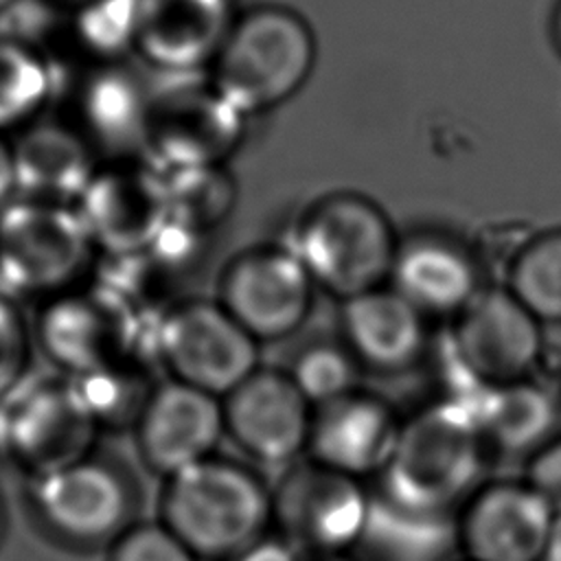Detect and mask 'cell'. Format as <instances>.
<instances>
[{
	"label": "cell",
	"mask_w": 561,
	"mask_h": 561,
	"mask_svg": "<svg viewBox=\"0 0 561 561\" xmlns=\"http://www.w3.org/2000/svg\"><path fill=\"white\" fill-rule=\"evenodd\" d=\"M0 530H2V508H0Z\"/></svg>",
	"instance_id": "ab89813d"
},
{
	"label": "cell",
	"mask_w": 561,
	"mask_h": 561,
	"mask_svg": "<svg viewBox=\"0 0 561 561\" xmlns=\"http://www.w3.org/2000/svg\"><path fill=\"white\" fill-rule=\"evenodd\" d=\"M403 416L381 394L357 388L313 408L305 458L366 482L392 458Z\"/></svg>",
	"instance_id": "ffe728a7"
},
{
	"label": "cell",
	"mask_w": 561,
	"mask_h": 561,
	"mask_svg": "<svg viewBox=\"0 0 561 561\" xmlns=\"http://www.w3.org/2000/svg\"><path fill=\"white\" fill-rule=\"evenodd\" d=\"M237 13L234 0H142L131 57L164 79L202 77Z\"/></svg>",
	"instance_id": "d6986e66"
},
{
	"label": "cell",
	"mask_w": 561,
	"mask_h": 561,
	"mask_svg": "<svg viewBox=\"0 0 561 561\" xmlns=\"http://www.w3.org/2000/svg\"><path fill=\"white\" fill-rule=\"evenodd\" d=\"M96 250L75 206L13 197L0 210V289L44 300L90 278Z\"/></svg>",
	"instance_id": "8992f818"
},
{
	"label": "cell",
	"mask_w": 561,
	"mask_h": 561,
	"mask_svg": "<svg viewBox=\"0 0 561 561\" xmlns=\"http://www.w3.org/2000/svg\"><path fill=\"white\" fill-rule=\"evenodd\" d=\"M149 88L127 61L64 66L55 105L94 151L114 156L138 153Z\"/></svg>",
	"instance_id": "e0dca14e"
},
{
	"label": "cell",
	"mask_w": 561,
	"mask_h": 561,
	"mask_svg": "<svg viewBox=\"0 0 561 561\" xmlns=\"http://www.w3.org/2000/svg\"><path fill=\"white\" fill-rule=\"evenodd\" d=\"M153 351L167 379L224 399L261 366V344L215 300L182 296L156 322Z\"/></svg>",
	"instance_id": "9c48e42d"
},
{
	"label": "cell",
	"mask_w": 561,
	"mask_h": 561,
	"mask_svg": "<svg viewBox=\"0 0 561 561\" xmlns=\"http://www.w3.org/2000/svg\"><path fill=\"white\" fill-rule=\"evenodd\" d=\"M458 561H467V559H458Z\"/></svg>",
	"instance_id": "60d3db41"
},
{
	"label": "cell",
	"mask_w": 561,
	"mask_h": 561,
	"mask_svg": "<svg viewBox=\"0 0 561 561\" xmlns=\"http://www.w3.org/2000/svg\"><path fill=\"white\" fill-rule=\"evenodd\" d=\"M164 175L171 224L210 239L234 213L239 188L228 164Z\"/></svg>",
	"instance_id": "83f0119b"
},
{
	"label": "cell",
	"mask_w": 561,
	"mask_h": 561,
	"mask_svg": "<svg viewBox=\"0 0 561 561\" xmlns=\"http://www.w3.org/2000/svg\"><path fill=\"white\" fill-rule=\"evenodd\" d=\"M285 370L313 408L357 390L362 373L340 337L302 346Z\"/></svg>",
	"instance_id": "f1b7e54d"
},
{
	"label": "cell",
	"mask_w": 561,
	"mask_h": 561,
	"mask_svg": "<svg viewBox=\"0 0 561 561\" xmlns=\"http://www.w3.org/2000/svg\"><path fill=\"white\" fill-rule=\"evenodd\" d=\"M318 39L294 7L261 2L239 9L206 70L213 88L245 118L291 101L311 79Z\"/></svg>",
	"instance_id": "7a4b0ae2"
},
{
	"label": "cell",
	"mask_w": 561,
	"mask_h": 561,
	"mask_svg": "<svg viewBox=\"0 0 561 561\" xmlns=\"http://www.w3.org/2000/svg\"><path fill=\"white\" fill-rule=\"evenodd\" d=\"M221 405L226 436L252 462L285 469L305 458L313 405L285 368L261 364Z\"/></svg>",
	"instance_id": "2e32d148"
},
{
	"label": "cell",
	"mask_w": 561,
	"mask_h": 561,
	"mask_svg": "<svg viewBox=\"0 0 561 561\" xmlns=\"http://www.w3.org/2000/svg\"><path fill=\"white\" fill-rule=\"evenodd\" d=\"M228 561H305V554L298 552L283 537L270 533Z\"/></svg>",
	"instance_id": "d6a6232c"
},
{
	"label": "cell",
	"mask_w": 561,
	"mask_h": 561,
	"mask_svg": "<svg viewBox=\"0 0 561 561\" xmlns=\"http://www.w3.org/2000/svg\"><path fill=\"white\" fill-rule=\"evenodd\" d=\"M15 197L13 184V162H11V142L9 136L0 134V210Z\"/></svg>",
	"instance_id": "836d02e7"
},
{
	"label": "cell",
	"mask_w": 561,
	"mask_h": 561,
	"mask_svg": "<svg viewBox=\"0 0 561 561\" xmlns=\"http://www.w3.org/2000/svg\"><path fill=\"white\" fill-rule=\"evenodd\" d=\"M502 285L541 324H561V226L522 241L511 254Z\"/></svg>",
	"instance_id": "4316f807"
},
{
	"label": "cell",
	"mask_w": 561,
	"mask_h": 561,
	"mask_svg": "<svg viewBox=\"0 0 561 561\" xmlns=\"http://www.w3.org/2000/svg\"><path fill=\"white\" fill-rule=\"evenodd\" d=\"M473 410L491 454L526 460L561 434V397L539 373L486 388Z\"/></svg>",
	"instance_id": "cb8c5ba5"
},
{
	"label": "cell",
	"mask_w": 561,
	"mask_h": 561,
	"mask_svg": "<svg viewBox=\"0 0 561 561\" xmlns=\"http://www.w3.org/2000/svg\"><path fill=\"white\" fill-rule=\"evenodd\" d=\"M15 197L75 206L99 160L61 116L46 114L9 136Z\"/></svg>",
	"instance_id": "603a6c76"
},
{
	"label": "cell",
	"mask_w": 561,
	"mask_h": 561,
	"mask_svg": "<svg viewBox=\"0 0 561 561\" xmlns=\"http://www.w3.org/2000/svg\"><path fill=\"white\" fill-rule=\"evenodd\" d=\"M160 524L197 561H228L272 533V486L250 465L215 454L164 480Z\"/></svg>",
	"instance_id": "277c9868"
},
{
	"label": "cell",
	"mask_w": 561,
	"mask_h": 561,
	"mask_svg": "<svg viewBox=\"0 0 561 561\" xmlns=\"http://www.w3.org/2000/svg\"><path fill=\"white\" fill-rule=\"evenodd\" d=\"M449 353L465 399L476 403L486 388L541 370L543 324L504 285H486L451 320Z\"/></svg>",
	"instance_id": "ba28073f"
},
{
	"label": "cell",
	"mask_w": 561,
	"mask_h": 561,
	"mask_svg": "<svg viewBox=\"0 0 561 561\" xmlns=\"http://www.w3.org/2000/svg\"><path fill=\"white\" fill-rule=\"evenodd\" d=\"M75 210L96 256L142 252L169 224L167 175L138 153L99 160Z\"/></svg>",
	"instance_id": "4fadbf2b"
},
{
	"label": "cell",
	"mask_w": 561,
	"mask_h": 561,
	"mask_svg": "<svg viewBox=\"0 0 561 561\" xmlns=\"http://www.w3.org/2000/svg\"><path fill=\"white\" fill-rule=\"evenodd\" d=\"M550 39H552L557 53L561 55V0H557L552 15H550Z\"/></svg>",
	"instance_id": "d590c367"
},
{
	"label": "cell",
	"mask_w": 561,
	"mask_h": 561,
	"mask_svg": "<svg viewBox=\"0 0 561 561\" xmlns=\"http://www.w3.org/2000/svg\"><path fill=\"white\" fill-rule=\"evenodd\" d=\"M245 121L206 75L167 79L149 92L138 156L162 173L228 164L245 138Z\"/></svg>",
	"instance_id": "52a82bcc"
},
{
	"label": "cell",
	"mask_w": 561,
	"mask_h": 561,
	"mask_svg": "<svg viewBox=\"0 0 561 561\" xmlns=\"http://www.w3.org/2000/svg\"><path fill=\"white\" fill-rule=\"evenodd\" d=\"M28 497L42 530L83 550L112 546L131 526L136 506L129 476L92 454L35 476Z\"/></svg>",
	"instance_id": "8fae6325"
},
{
	"label": "cell",
	"mask_w": 561,
	"mask_h": 561,
	"mask_svg": "<svg viewBox=\"0 0 561 561\" xmlns=\"http://www.w3.org/2000/svg\"><path fill=\"white\" fill-rule=\"evenodd\" d=\"M64 66L37 44L0 35V134L13 136L50 114Z\"/></svg>",
	"instance_id": "d4e9b609"
},
{
	"label": "cell",
	"mask_w": 561,
	"mask_h": 561,
	"mask_svg": "<svg viewBox=\"0 0 561 561\" xmlns=\"http://www.w3.org/2000/svg\"><path fill=\"white\" fill-rule=\"evenodd\" d=\"M35 348L66 377H79L131 359L156 362V322L142 318L92 274L83 283L35 305Z\"/></svg>",
	"instance_id": "5b68a950"
},
{
	"label": "cell",
	"mask_w": 561,
	"mask_h": 561,
	"mask_svg": "<svg viewBox=\"0 0 561 561\" xmlns=\"http://www.w3.org/2000/svg\"><path fill=\"white\" fill-rule=\"evenodd\" d=\"M96 430L66 375L26 377L0 401V449L33 478L90 456Z\"/></svg>",
	"instance_id": "5bb4252c"
},
{
	"label": "cell",
	"mask_w": 561,
	"mask_h": 561,
	"mask_svg": "<svg viewBox=\"0 0 561 561\" xmlns=\"http://www.w3.org/2000/svg\"><path fill=\"white\" fill-rule=\"evenodd\" d=\"M316 291L300 259L280 241L232 254L219 270L213 298L263 344L298 333L313 311Z\"/></svg>",
	"instance_id": "7c38bea8"
},
{
	"label": "cell",
	"mask_w": 561,
	"mask_h": 561,
	"mask_svg": "<svg viewBox=\"0 0 561 561\" xmlns=\"http://www.w3.org/2000/svg\"><path fill=\"white\" fill-rule=\"evenodd\" d=\"M134 430L140 458L167 480L215 456L226 436L224 405L215 394L164 379L151 390Z\"/></svg>",
	"instance_id": "ac0fdd59"
},
{
	"label": "cell",
	"mask_w": 561,
	"mask_h": 561,
	"mask_svg": "<svg viewBox=\"0 0 561 561\" xmlns=\"http://www.w3.org/2000/svg\"><path fill=\"white\" fill-rule=\"evenodd\" d=\"M373 504L366 482L300 458L272 486V533L302 554L353 552L366 537Z\"/></svg>",
	"instance_id": "30bf717a"
},
{
	"label": "cell",
	"mask_w": 561,
	"mask_h": 561,
	"mask_svg": "<svg viewBox=\"0 0 561 561\" xmlns=\"http://www.w3.org/2000/svg\"><path fill=\"white\" fill-rule=\"evenodd\" d=\"M554 519L522 478L484 480L454 513V546L467 561H541Z\"/></svg>",
	"instance_id": "9a60e30c"
},
{
	"label": "cell",
	"mask_w": 561,
	"mask_h": 561,
	"mask_svg": "<svg viewBox=\"0 0 561 561\" xmlns=\"http://www.w3.org/2000/svg\"><path fill=\"white\" fill-rule=\"evenodd\" d=\"M388 285L427 320L451 322L489 283L471 245L447 232L416 230L401 237Z\"/></svg>",
	"instance_id": "44dd1931"
},
{
	"label": "cell",
	"mask_w": 561,
	"mask_h": 561,
	"mask_svg": "<svg viewBox=\"0 0 561 561\" xmlns=\"http://www.w3.org/2000/svg\"><path fill=\"white\" fill-rule=\"evenodd\" d=\"M491 449L471 403L440 397L403 416L375 500L423 519H449L486 480Z\"/></svg>",
	"instance_id": "6da1fadb"
},
{
	"label": "cell",
	"mask_w": 561,
	"mask_h": 561,
	"mask_svg": "<svg viewBox=\"0 0 561 561\" xmlns=\"http://www.w3.org/2000/svg\"><path fill=\"white\" fill-rule=\"evenodd\" d=\"M305 561H357L353 552H331V554H305Z\"/></svg>",
	"instance_id": "8d00e7d4"
},
{
	"label": "cell",
	"mask_w": 561,
	"mask_h": 561,
	"mask_svg": "<svg viewBox=\"0 0 561 561\" xmlns=\"http://www.w3.org/2000/svg\"><path fill=\"white\" fill-rule=\"evenodd\" d=\"M33 351L31 318L18 298L0 289V401L28 377Z\"/></svg>",
	"instance_id": "f546056e"
},
{
	"label": "cell",
	"mask_w": 561,
	"mask_h": 561,
	"mask_svg": "<svg viewBox=\"0 0 561 561\" xmlns=\"http://www.w3.org/2000/svg\"><path fill=\"white\" fill-rule=\"evenodd\" d=\"M142 0H83L64 13L55 59L72 55L75 64L127 61L134 53Z\"/></svg>",
	"instance_id": "484cf974"
},
{
	"label": "cell",
	"mask_w": 561,
	"mask_h": 561,
	"mask_svg": "<svg viewBox=\"0 0 561 561\" xmlns=\"http://www.w3.org/2000/svg\"><path fill=\"white\" fill-rule=\"evenodd\" d=\"M519 478L543 497L554 515H561V434L524 460Z\"/></svg>",
	"instance_id": "1f68e13d"
},
{
	"label": "cell",
	"mask_w": 561,
	"mask_h": 561,
	"mask_svg": "<svg viewBox=\"0 0 561 561\" xmlns=\"http://www.w3.org/2000/svg\"><path fill=\"white\" fill-rule=\"evenodd\" d=\"M53 7H57L61 13H68L70 9H75L77 4H81L83 0H48Z\"/></svg>",
	"instance_id": "74e56055"
},
{
	"label": "cell",
	"mask_w": 561,
	"mask_h": 561,
	"mask_svg": "<svg viewBox=\"0 0 561 561\" xmlns=\"http://www.w3.org/2000/svg\"><path fill=\"white\" fill-rule=\"evenodd\" d=\"M430 320L390 285L340 302V340L362 370L401 375L430 351Z\"/></svg>",
	"instance_id": "7402d4cb"
},
{
	"label": "cell",
	"mask_w": 561,
	"mask_h": 561,
	"mask_svg": "<svg viewBox=\"0 0 561 561\" xmlns=\"http://www.w3.org/2000/svg\"><path fill=\"white\" fill-rule=\"evenodd\" d=\"M541 561H561V515H557Z\"/></svg>",
	"instance_id": "e575fe53"
},
{
	"label": "cell",
	"mask_w": 561,
	"mask_h": 561,
	"mask_svg": "<svg viewBox=\"0 0 561 561\" xmlns=\"http://www.w3.org/2000/svg\"><path fill=\"white\" fill-rule=\"evenodd\" d=\"M18 0H0V13H4L7 9H11Z\"/></svg>",
	"instance_id": "f35d334b"
},
{
	"label": "cell",
	"mask_w": 561,
	"mask_h": 561,
	"mask_svg": "<svg viewBox=\"0 0 561 561\" xmlns=\"http://www.w3.org/2000/svg\"><path fill=\"white\" fill-rule=\"evenodd\" d=\"M399 241L377 199L340 188L309 202L283 243L300 259L318 291L344 302L390 283Z\"/></svg>",
	"instance_id": "3957f363"
},
{
	"label": "cell",
	"mask_w": 561,
	"mask_h": 561,
	"mask_svg": "<svg viewBox=\"0 0 561 561\" xmlns=\"http://www.w3.org/2000/svg\"><path fill=\"white\" fill-rule=\"evenodd\" d=\"M107 561H197L160 522L131 524L112 546Z\"/></svg>",
	"instance_id": "4dcf8cb0"
}]
</instances>
